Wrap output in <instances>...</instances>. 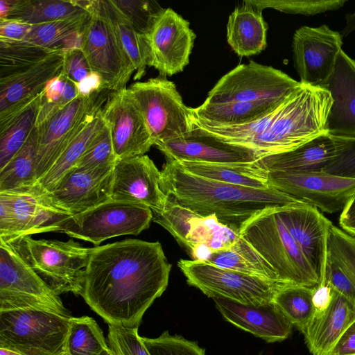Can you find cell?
I'll use <instances>...</instances> for the list:
<instances>
[{"label":"cell","mask_w":355,"mask_h":355,"mask_svg":"<svg viewBox=\"0 0 355 355\" xmlns=\"http://www.w3.org/2000/svg\"><path fill=\"white\" fill-rule=\"evenodd\" d=\"M279 215L322 284L327 237L331 222L316 207L300 202L278 208Z\"/></svg>","instance_id":"44dd1931"},{"label":"cell","mask_w":355,"mask_h":355,"mask_svg":"<svg viewBox=\"0 0 355 355\" xmlns=\"http://www.w3.org/2000/svg\"><path fill=\"white\" fill-rule=\"evenodd\" d=\"M134 28L147 37L155 19L162 9L155 1L143 0H111Z\"/></svg>","instance_id":"7bdbcfd3"},{"label":"cell","mask_w":355,"mask_h":355,"mask_svg":"<svg viewBox=\"0 0 355 355\" xmlns=\"http://www.w3.org/2000/svg\"><path fill=\"white\" fill-rule=\"evenodd\" d=\"M161 171L146 155L117 159L112 171L111 199L162 211L167 196L160 187Z\"/></svg>","instance_id":"ffe728a7"},{"label":"cell","mask_w":355,"mask_h":355,"mask_svg":"<svg viewBox=\"0 0 355 355\" xmlns=\"http://www.w3.org/2000/svg\"><path fill=\"white\" fill-rule=\"evenodd\" d=\"M98 355H116V354L109 347V348L104 350L103 352H101Z\"/></svg>","instance_id":"94428289"},{"label":"cell","mask_w":355,"mask_h":355,"mask_svg":"<svg viewBox=\"0 0 355 355\" xmlns=\"http://www.w3.org/2000/svg\"><path fill=\"white\" fill-rule=\"evenodd\" d=\"M278 208L250 218L239 236L270 264L280 282L315 288L319 280L282 222Z\"/></svg>","instance_id":"277c9868"},{"label":"cell","mask_w":355,"mask_h":355,"mask_svg":"<svg viewBox=\"0 0 355 355\" xmlns=\"http://www.w3.org/2000/svg\"><path fill=\"white\" fill-rule=\"evenodd\" d=\"M8 242L58 295L66 293L81 295L92 248L73 239H35L31 236Z\"/></svg>","instance_id":"5b68a950"},{"label":"cell","mask_w":355,"mask_h":355,"mask_svg":"<svg viewBox=\"0 0 355 355\" xmlns=\"http://www.w3.org/2000/svg\"><path fill=\"white\" fill-rule=\"evenodd\" d=\"M331 290L329 304L324 309L315 311L302 331L312 355H332L337 341L355 320V304L341 293Z\"/></svg>","instance_id":"d4e9b609"},{"label":"cell","mask_w":355,"mask_h":355,"mask_svg":"<svg viewBox=\"0 0 355 355\" xmlns=\"http://www.w3.org/2000/svg\"><path fill=\"white\" fill-rule=\"evenodd\" d=\"M268 184L329 214L342 211L355 194V180L324 172L268 171Z\"/></svg>","instance_id":"9a60e30c"},{"label":"cell","mask_w":355,"mask_h":355,"mask_svg":"<svg viewBox=\"0 0 355 355\" xmlns=\"http://www.w3.org/2000/svg\"><path fill=\"white\" fill-rule=\"evenodd\" d=\"M300 84L279 69L250 61L238 65L225 74L209 91L204 103H280Z\"/></svg>","instance_id":"7c38bea8"},{"label":"cell","mask_w":355,"mask_h":355,"mask_svg":"<svg viewBox=\"0 0 355 355\" xmlns=\"http://www.w3.org/2000/svg\"><path fill=\"white\" fill-rule=\"evenodd\" d=\"M263 10L272 8L290 14L313 15L343 7L345 0H253Z\"/></svg>","instance_id":"f6af8a7d"},{"label":"cell","mask_w":355,"mask_h":355,"mask_svg":"<svg viewBox=\"0 0 355 355\" xmlns=\"http://www.w3.org/2000/svg\"><path fill=\"white\" fill-rule=\"evenodd\" d=\"M336 150L334 138L324 133L295 148L263 156L257 162L268 171L322 172Z\"/></svg>","instance_id":"83f0119b"},{"label":"cell","mask_w":355,"mask_h":355,"mask_svg":"<svg viewBox=\"0 0 355 355\" xmlns=\"http://www.w3.org/2000/svg\"><path fill=\"white\" fill-rule=\"evenodd\" d=\"M187 172L206 179L257 189H268V171L258 162L205 163L176 161Z\"/></svg>","instance_id":"f546056e"},{"label":"cell","mask_w":355,"mask_h":355,"mask_svg":"<svg viewBox=\"0 0 355 355\" xmlns=\"http://www.w3.org/2000/svg\"><path fill=\"white\" fill-rule=\"evenodd\" d=\"M346 26L342 31V35L346 36L355 31V10L354 12L347 14L345 16Z\"/></svg>","instance_id":"6f0895ef"},{"label":"cell","mask_w":355,"mask_h":355,"mask_svg":"<svg viewBox=\"0 0 355 355\" xmlns=\"http://www.w3.org/2000/svg\"><path fill=\"white\" fill-rule=\"evenodd\" d=\"M127 90L144 118L154 145L182 136L195 127L193 108L184 105L175 83L166 78L137 82Z\"/></svg>","instance_id":"ba28073f"},{"label":"cell","mask_w":355,"mask_h":355,"mask_svg":"<svg viewBox=\"0 0 355 355\" xmlns=\"http://www.w3.org/2000/svg\"><path fill=\"white\" fill-rule=\"evenodd\" d=\"M71 216L55 207L38 182L0 191V240L59 232L60 223Z\"/></svg>","instance_id":"30bf717a"},{"label":"cell","mask_w":355,"mask_h":355,"mask_svg":"<svg viewBox=\"0 0 355 355\" xmlns=\"http://www.w3.org/2000/svg\"><path fill=\"white\" fill-rule=\"evenodd\" d=\"M14 3V0L0 1V19H6Z\"/></svg>","instance_id":"680465c9"},{"label":"cell","mask_w":355,"mask_h":355,"mask_svg":"<svg viewBox=\"0 0 355 355\" xmlns=\"http://www.w3.org/2000/svg\"><path fill=\"white\" fill-rule=\"evenodd\" d=\"M332 295V290L327 285H320L314 288L313 301L315 311L324 309L329 304Z\"/></svg>","instance_id":"11a10c76"},{"label":"cell","mask_w":355,"mask_h":355,"mask_svg":"<svg viewBox=\"0 0 355 355\" xmlns=\"http://www.w3.org/2000/svg\"><path fill=\"white\" fill-rule=\"evenodd\" d=\"M342 45V35L327 25L304 26L296 30L292 49L300 82L322 87L334 69Z\"/></svg>","instance_id":"e0dca14e"},{"label":"cell","mask_w":355,"mask_h":355,"mask_svg":"<svg viewBox=\"0 0 355 355\" xmlns=\"http://www.w3.org/2000/svg\"><path fill=\"white\" fill-rule=\"evenodd\" d=\"M87 11L85 1L14 0L6 19L37 25L69 18Z\"/></svg>","instance_id":"836d02e7"},{"label":"cell","mask_w":355,"mask_h":355,"mask_svg":"<svg viewBox=\"0 0 355 355\" xmlns=\"http://www.w3.org/2000/svg\"><path fill=\"white\" fill-rule=\"evenodd\" d=\"M196 37L187 20L170 8H162L146 37L149 66L162 77L182 71L189 62Z\"/></svg>","instance_id":"2e32d148"},{"label":"cell","mask_w":355,"mask_h":355,"mask_svg":"<svg viewBox=\"0 0 355 355\" xmlns=\"http://www.w3.org/2000/svg\"><path fill=\"white\" fill-rule=\"evenodd\" d=\"M171 269L159 242L128 239L92 248L80 296L108 324L138 328Z\"/></svg>","instance_id":"6da1fadb"},{"label":"cell","mask_w":355,"mask_h":355,"mask_svg":"<svg viewBox=\"0 0 355 355\" xmlns=\"http://www.w3.org/2000/svg\"><path fill=\"white\" fill-rule=\"evenodd\" d=\"M103 105V104L98 106L92 113L52 167L37 181L44 192L53 190L64 176L76 167L92 141L102 130L105 125L102 114Z\"/></svg>","instance_id":"4dcf8cb0"},{"label":"cell","mask_w":355,"mask_h":355,"mask_svg":"<svg viewBox=\"0 0 355 355\" xmlns=\"http://www.w3.org/2000/svg\"><path fill=\"white\" fill-rule=\"evenodd\" d=\"M141 340L150 355H205V349L196 342L168 331L157 338L141 337Z\"/></svg>","instance_id":"ee69618b"},{"label":"cell","mask_w":355,"mask_h":355,"mask_svg":"<svg viewBox=\"0 0 355 355\" xmlns=\"http://www.w3.org/2000/svg\"><path fill=\"white\" fill-rule=\"evenodd\" d=\"M71 317L38 309L0 312V348L21 355H67Z\"/></svg>","instance_id":"52a82bcc"},{"label":"cell","mask_w":355,"mask_h":355,"mask_svg":"<svg viewBox=\"0 0 355 355\" xmlns=\"http://www.w3.org/2000/svg\"><path fill=\"white\" fill-rule=\"evenodd\" d=\"M117 159L143 155L154 145L148 127L127 88L110 92L102 107Z\"/></svg>","instance_id":"ac0fdd59"},{"label":"cell","mask_w":355,"mask_h":355,"mask_svg":"<svg viewBox=\"0 0 355 355\" xmlns=\"http://www.w3.org/2000/svg\"><path fill=\"white\" fill-rule=\"evenodd\" d=\"M109 348L101 327L91 317H71L67 355H98Z\"/></svg>","instance_id":"ab89813d"},{"label":"cell","mask_w":355,"mask_h":355,"mask_svg":"<svg viewBox=\"0 0 355 355\" xmlns=\"http://www.w3.org/2000/svg\"><path fill=\"white\" fill-rule=\"evenodd\" d=\"M0 355H21L14 351H11L5 348H0Z\"/></svg>","instance_id":"91938a15"},{"label":"cell","mask_w":355,"mask_h":355,"mask_svg":"<svg viewBox=\"0 0 355 355\" xmlns=\"http://www.w3.org/2000/svg\"><path fill=\"white\" fill-rule=\"evenodd\" d=\"M38 309L71 316L60 297L22 259L0 240V312Z\"/></svg>","instance_id":"9c48e42d"},{"label":"cell","mask_w":355,"mask_h":355,"mask_svg":"<svg viewBox=\"0 0 355 355\" xmlns=\"http://www.w3.org/2000/svg\"><path fill=\"white\" fill-rule=\"evenodd\" d=\"M108 343L116 355H150L141 340L138 328L108 324Z\"/></svg>","instance_id":"bcb514c9"},{"label":"cell","mask_w":355,"mask_h":355,"mask_svg":"<svg viewBox=\"0 0 355 355\" xmlns=\"http://www.w3.org/2000/svg\"><path fill=\"white\" fill-rule=\"evenodd\" d=\"M64 51H58L23 71L0 79V116L42 94L49 80L62 71Z\"/></svg>","instance_id":"484cf974"},{"label":"cell","mask_w":355,"mask_h":355,"mask_svg":"<svg viewBox=\"0 0 355 355\" xmlns=\"http://www.w3.org/2000/svg\"><path fill=\"white\" fill-rule=\"evenodd\" d=\"M41 94L0 116V170L23 147L35 128Z\"/></svg>","instance_id":"1f68e13d"},{"label":"cell","mask_w":355,"mask_h":355,"mask_svg":"<svg viewBox=\"0 0 355 355\" xmlns=\"http://www.w3.org/2000/svg\"><path fill=\"white\" fill-rule=\"evenodd\" d=\"M155 146L166 159L178 162L250 163L261 157L254 150L226 142L196 124L184 135Z\"/></svg>","instance_id":"d6986e66"},{"label":"cell","mask_w":355,"mask_h":355,"mask_svg":"<svg viewBox=\"0 0 355 355\" xmlns=\"http://www.w3.org/2000/svg\"><path fill=\"white\" fill-rule=\"evenodd\" d=\"M88 18L87 11L69 18L33 25L23 41L54 51L71 49L75 35L83 31Z\"/></svg>","instance_id":"e575fe53"},{"label":"cell","mask_w":355,"mask_h":355,"mask_svg":"<svg viewBox=\"0 0 355 355\" xmlns=\"http://www.w3.org/2000/svg\"><path fill=\"white\" fill-rule=\"evenodd\" d=\"M322 88L330 92L332 99L327 132L334 137L355 138V60L343 50Z\"/></svg>","instance_id":"603a6c76"},{"label":"cell","mask_w":355,"mask_h":355,"mask_svg":"<svg viewBox=\"0 0 355 355\" xmlns=\"http://www.w3.org/2000/svg\"><path fill=\"white\" fill-rule=\"evenodd\" d=\"M178 267L187 283L211 298L262 306L272 302L277 292L286 285L279 282L223 269L204 261L180 259Z\"/></svg>","instance_id":"8fae6325"},{"label":"cell","mask_w":355,"mask_h":355,"mask_svg":"<svg viewBox=\"0 0 355 355\" xmlns=\"http://www.w3.org/2000/svg\"><path fill=\"white\" fill-rule=\"evenodd\" d=\"M56 51L26 41L0 40V79L17 74Z\"/></svg>","instance_id":"f35d334b"},{"label":"cell","mask_w":355,"mask_h":355,"mask_svg":"<svg viewBox=\"0 0 355 355\" xmlns=\"http://www.w3.org/2000/svg\"><path fill=\"white\" fill-rule=\"evenodd\" d=\"M62 72L76 85L92 72L80 48L64 51Z\"/></svg>","instance_id":"681fc988"},{"label":"cell","mask_w":355,"mask_h":355,"mask_svg":"<svg viewBox=\"0 0 355 355\" xmlns=\"http://www.w3.org/2000/svg\"><path fill=\"white\" fill-rule=\"evenodd\" d=\"M332 355H355V320L337 341Z\"/></svg>","instance_id":"816d5d0a"},{"label":"cell","mask_w":355,"mask_h":355,"mask_svg":"<svg viewBox=\"0 0 355 355\" xmlns=\"http://www.w3.org/2000/svg\"><path fill=\"white\" fill-rule=\"evenodd\" d=\"M214 300L227 321L268 343L284 340L291 333L293 324L273 302L256 306L222 298Z\"/></svg>","instance_id":"cb8c5ba5"},{"label":"cell","mask_w":355,"mask_h":355,"mask_svg":"<svg viewBox=\"0 0 355 355\" xmlns=\"http://www.w3.org/2000/svg\"><path fill=\"white\" fill-rule=\"evenodd\" d=\"M331 104L328 90L301 83L277 107L266 128L243 146L263 157L292 150L327 133Z\"/></svg>","instance_id":"3957f363"},{"label":"cell","mask_w":355,"mask_h":355,"mask_svg":"<svg viewBox=\"0 0 355 355\" xmlns=\"http://www.w3.org/2000/svg\"><path fill=\"white\" fill-rule=\"evenodd\" d=\"M33 26L16 19H0V40L23 41Z\"/></svg>","instance_id":"f907efd6"},{"label":"cell","mask_w":355,"mask_h":355,"mask_svg":"<svg viewBox=\"0 0 355 355\" xmlns=\"http://www.w3.org/2000/svg\"><path fill=\"white\" fill-rule=\"evenodd\" d=\"M355 304V236L331 224L322 284Z\"/></svg>","instance_id":"4316f807"},{"label":"cell","mask_w":355,"mask_h":355,"mask_svg":"<svg viewBox=\"0 0 355 355\" xmlns=\"http://www.w3.org/2000/svg\"><path fill=\"white\" fill-rule=\"evenodd\" d=\"M205 262L220 268L265 278L253 264L231 248L214 252L209 259Z\"/></svg>","instance_id":"c3c4849f"},{"label":"cell","mask_w":355,"mask_h":355,"mask_svg":"<svg viewBox=\"0 0 355 355\" xmlns=\"http://www.w3.org/2000/svg\"><path fill=\"white\" fill-rule=\"evenodd\" d=\"M37 129L10 161L0 170V191L31 186L36 178Z\"/></svg>","instance_id":"8d00e7d4"},{"label":"cell","mask_w":355,"mask_h":355,"mask_svg":"<svg viewBox=\"0 0 355 355\" xmlns=\"http://www.w3.org/2000/svg\"><path fill=\"white\" fill-rule=\"evenodd\" d=\"M110 92L103 89L89 97L78 96L36 126L37 181L52 167L92 113L104 104Z\"/></svg>","instance_id":"5bb4252c"},{"label":"cell","mask_w":355,"mask_h":355,"mask_svg":"<svg viewBox=\"0 0 355 355\" xmlns=\"http://www.w3.org/2000/svg\"><path fill=\"white\" fill-rule=\"evenodd\" d=\"M282 103L230 102L220 104L203 103L193 108L196 120L216 125H234L259 119L276 109Z\"/></svg>","instance_id":"d6a6232c"},{"label":"cell","mask_w":355,"mask_h":355,"mask_svg":"<svg viewBox=\"0 0 355 355\" xmlns=\"http://www.w3.org/2000/svg\"><path fill=\"white\" fill-rule=\"evenodd\" d=\"M212 253L211 250L206 245L198 244L192 248L189 255L194 261L205 262L209 259Z\"/></svg>","instance_id":"9f6ffc18"},{"label":"cell","mask_w":355,"mask_h":355,"mask_svg":"<svg viewBox=\"0 0 355 355\" xmlns=\"http://www.w3.org/2000/svg\"><path fill=\"white\" fill-rule=\"evenodd\" d=\"M116 161L110 131L105 123L102 130L94 139L80 157L76 167L85 170L108 169L113 168Z\"/></svg>","instance_id":"b9f144b4"},{"label":"cell","mask_w":355,"mask_h":355,"mask_svg":"<svg viewBox=\"0 0 355 355\" xmlns=\"http://www.w3.org/2000/svg\"><path fill=\"white\" fill-rule=\"evenodd\" d=\"M104 3L119 40L135 67L134 80H139L144 76L150 63L146 37L134 28L111 0L104 1Z\"/></svg>","instance_id":"d590c367"},{"label":"cell","mask_w":355,"mask_h":355,"mask_svg":"<svg viewBox=\"0 0 355 355\" xmlns=\"http://www.w3.org/2000/svg\"><path fill=\"white\" fill-rule=\"evenodd\" d=\"M76 87L78 96L81 97H89L97 92L103 90L102 78L95 72H92L78 83Z\"/></svg>","instance_id":"f5cc1de1"},{"label":"cell","mask_w":355,"mask_h":355,"mask_svg":"<svg viewBox=\"0 0 355 355\" xmlns=\"http://www.w3.org/2000/svg\"><path fill=\"white\" fill-rule=\"evenodd\" d=\"M339 224L344 231L355 236V194L341 211Z\"/></svg>","instance_id":"db71d44e"},{"label":"cell","mask_w":355,"mask_h":355,"mask_svg":"<svg viewBox=\"0 0 355 355\" xmlns=\"http://www.w3.org/2000/svg\"><path fill=\"white\" fill-rule=\"evenodd\" d=\"M114 168V167H113ZM113 168H72L50 192V201L59 209L76 215L111 199Z\"/></svg>","instance_id":"7402d4cb"},{"label":"cell","mask_w":355,"mask_h":355,"mask_svg":"<svg viewBox=\"0 0 355 355\" xmlns=\"http://www.w3.org/2000/svg\"><path fill=\"white\" fill-rule=\"evenodd\" d=\"M262 11L253 0H245L229 16L227 41L239 56L250 57L266 49L268 25Z\"/></svg>","instance_id":"f1b7e54d"},{"label":"cell","mask_w":355,"mask_h":355,"mask_svg":"<svg viewBox=\"0 0 355 355\" xmlns=\"http://www.w3.org/2000/svg\"><path fill=\"white\" fill-rule=\"evenodd\" d=\"M85 8L89 18L82 31L80 49L92 72L101 77L103 89H124L135 69L119 40L104 0L85 1Z\"/></svg>","instance_id":"8992f818"},{"label":"cell","mask_w":355,"mask_h":355,"mask_svg":"<svg viewBox=\"0 0 355 355\" xmlns=\"http://www.w3.org/2000/svg\"><path fill=\"white\" fill-rule=\"evenodd\" d=\"M314 288L300 285H284L275 294L273 303L301 332L306 328L314 313Z\"/></svg>","instance_id":"74e56055"},{"label":"cell","mask_w":355,"mask_h":355,"mask_svg":"<svg viewBox=\"0 0 355 355\" xmlns=\"http://www.w3.org/2000/svg\"><path fill=\"white\" fill-rule=\"evenodd\" d=\"M159 184L168 200L201 216L214 215L238 234L250 218L262 211L302 202L272 189L249 188L194 175L170 159L161 171Z\"/></svg>","instance_id":"7a4b0ae2"},{"label":"cell","mask_w":355,"mask_h":355,"mask_svg":"<svg viewBox=\"0 0 355 355\" xmlns=\"http://www.w3.org/2000/svg\"><path fill=\"white\" fill-rule=\"evenodd\" d=\"M334 138L336 153L322 172L355 180V138Z\"/></svg>","instance_id":"7dc6e473"},{"label":"cell","mask_w":355,"mask_h":355,"mask_svg":"<svg viewBox=\"0 0 355 355\" xmlns=\"http://www.w3.org/2000/svg\"><path fill=\"white\" fill-rule=\"evenodd\" d=\"M153 216L145 205L110 199L69 217L58 232L99 245L110 238L140 234L149 227Z\"/></svg>","instance_id":"4fadbf2b"},{"label":"cell","mask_w":355,"mask_h":355,"mask_svg":"<svg viewBox=\"0 0 355 355\" xmlns=\"http://www.w3.org/2000/svg\"><path fill=\"white\" fill-rule=\"evenodd\" d=\"M76 85L62 71L48 82L41 94L36 126L78 98Z\"/></svg>","instance_id":"60d3db41"}]
</instances>
